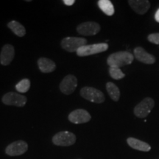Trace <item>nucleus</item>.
Wrapping results in <instances>:
<instances>
[{
    "instance_id": "nucleus-1",
    "label": "nucleus",
    "mask_w": 159,
    "mask_h": 159,
    "mask_svg": "<svg viewBox=\"0 0 159 159\" xmlns=\"http://www.w3.org/2000/svg\"><path fill=\"white\" fill-rule=\"evenodd\" d=\"M134 59V55L128 52H117L109 55L107 59V63L110 67L120 68L132 63Z\"/></svg>"
},
{
    "instance_id": "nucleus-2",
    "label": "nucleus",
    "mask_w": 159,
    "mask_h": 159,
    "mask_svg": "<svg viewBox=\"0 0 159 159\" xmlns=\"http://www.w3.org/2000/svg\"><path fill=\"white\" fill-rule=\"evenodd\" d=\"M87 43V40L83 38L77 37H66L61 41V47L64 50L69 52H75L80 48L85 46Z\"/></svg>"
},
{
    "instance_id": "nucleus-3",
    "label": "nucleus",
    "mask_w": 159,
    "mask_h": 159,
    "mask_svg": "<svg viewBox=\"0 0 159 159\" xmlns=\"http://www.w3.org/2000/svg\"><path fill=\"white\" fill-rule=\"evenodd\" d=\"M108 49V44L105 43H94V44L85 45L77 51V55L80 57L89 56L98 53L103 52Z\"/></svg>"
},
{
    "instance_id": "nucleus-4",
    "label": "nucleus",
    "mask_w": 159,
    "mask_h": 159,
    "mask_svg": "<svg viewBox=\"0 0 159 159\" xmlns=\"http://www.w3.org/2000/svg\"><path fill=\"white\" fill-rule=\"evenodd\" d=\"M80 95L92 102L102 103L105 101V96L102 91L93 87H83L80 90Z\"/></svg>"
},
{
    "instance_id": "nucleus-5",
    "label": "nucleus",
    "mask_w": 159,
    "mask_h": 159,
    "mask_svg": "<svg viewBox=\"0 0 159 159\" xmlns=\"http://www.w3.org/2000/svg\"><path fill=\"white\" fill-rule=\"evenodd\" d=\"M76 142V136L69 131H61L53 136L52 142L57 146L68 147L73 145Z\"/></svg>"
},
{
    "instance_id": "nucleus-6",
    "label": "nucleus",
    "mask_w": 159,
    "mask_h": 159,
    "mask_svg": "<svg viewBox=\"0 0 159 159\" xmlns=\"http://www.w3.org/2000/svg\"><path fill=\"white\" fill-rule=\"evenodd\" d=\"M155 105L154 100L150 97H146L134 108V112L139 118H145L151 112Z\"/></svg>"
},
{
    "instance_id": "nucleus-7",
    "label": "nucleus",
    "mask_w": 159,
    "mask_h": 159,
    "mask_svg": "<svg viewBox=\"0 0 159 159\" xmlns=\"http://www.w3.org/2000/svg\"><path fill=\"white\" fill-rule=\"evenodd\" d=\"M27 97L16 92H8L2 98V101L6 105L23 107L27 103Z\"/></svg>"
},
{
    "instance_id": "nucleus-8",
    "label": "nucleus",
    "mask_w": 159,
    "mask_h": 159,
    "mask_svg": "<svg viewBox=\"0 0 159 159\" xmlns=\"http://www.w3.org/2000/svg\"><path fill=\"white\" fill-rule=\"evenodd\" d=\"M77 31L80 35L91 36L97 35L100 31V26L94 21H86L77 26Z\"/></svg>"
},
{
    "instance_id": "nucleus-9",
    "label": "nucleus",
    "mask_w": 159,
    "mask_h": 159,
    "mask_svg": "<svg viewBox=\"0 0 159 159\" xmlns=\"http://www.w3.org/2000/svg\"><path fill=\"white\" fill-rule=\"evenodd\" d=\"M28 149V144L24 141L19 140L10 144L5 149L6 154L10 156H21L26 152Z\"/></svg>"
},
{
    "instance_id": "nucleus-10",
    "label": "nucleus",
    "mask_w": 159,
    "mask_h": 159,
    "mask_svg": "<svg viewBox=\"0 0 159 159\" xmlns=\"http://www.w3.org/2000/svg\"><path fill=\"white\" fill-rule=\"evenodd\" d=\"M77 85V77L72 75L66 76L60 84V90L64 94L69 95L72 94Z\"/></svg>"
},
{
    "instance_id": "nucleus-11",
    "label": "nucleus",
    "mask_w": 159,
    "mask_h": 159,
    "mask_svg": "<svg viewBox=\"0 0 159 159\" xmlns=\"http://www.w3.org/2000/svg\"><path fill=\"white\" fill-rule=\"evenodd\" d=\"M68 119L74 124H83L89 122L91 116L88 111L84 109H77L69 114Z\"/></svg>"
},
{
    "instance_id": "nucleus-12",
    "label": "nucleus",
    "mask_w": 159,
    "mask_h": 159,
    "mask_svg": "<svg viewBox=\"0 0 159 159\" xmlns=\"http://www.w3.org/2000/svg\"><path fill=\"white\" fill-rule=\"evenodd\" d=\"M15 56V49L11 44H5L2 48L0 53V63L3 66H7L12 62Z\"/></svg>"
},
{
    "instance_id": "nucleus-13",
    "label": "nucleus",
    "mask_w": 159,
    "mask_h": 159,
    "mask_svg": "<svg viewBox=\"0 0 159 159\" xmlns=\"http://www.w3.org/2000/svg\"><path fill=\"white\" fill-rule=\"evenodd\" d=\"M128 3L131 8L139 15H144L150 7V2L148 0H130Z\"/></svg>"
},
{
    "instance_id": "nucleus-14",
    "label": "nucleus",
    "mask_w": 159,
    "mask_h": 159,
    "mask_svg": "<svg viewBox=\"0 0 159 159\" xmlns=\"http://www.w3.org/2000/svg\"><path fill=\"white\" fill-rule=\"evenodd\" d=\"M134 56L139 61L146 64H153L156 62V58L152 55L149 54L141 47H136L134 49Z\"/></svg>"
},
{
    "instance_id": "nucleus-15",
    "label": "nucleus",
    "mask_w": 159,
    "mask_h": 159,
    "mask_svg": "<svg viewBox=\"0 0 159 159\" xmlns=\"http://www.w3.org/2000/svg\"><path fill=\"white\" fill-rule=\"evenodd\" d=\"M39 68L43 73H50L56 69V65L52 60L47 57H41L38 61Z\"/></svg>"
},
{
    "instance_id": "nucleus-16",
    "label": "nucleus",
    "mask_w": 159,
    "mask_h": 159,
    "mask_svg": "<svg viewBox=\"0 0 159 159\" xmlns=\"http://www.w3.org/2000/svg\"><path fill=\"white\" fill-rule=\"evenodd\" d=\"M127 142L130 148L136 150L142 151V152H149L151 150L150 145L148 143L142 142L139 139L130 137L127 139Z\"/></svg>"
},
{
    "instance_id": "nucleus-17",
    "label": "nucleus",
    "mask_w": 159,
    "mask_h": 159,
    "mask_svg": "<svg viewBox=\"0 0 159 159\" xmlns=\"http://www.w3.org/2000/svg\"><path fill=\"white\" fill-rule=\"evenodd\" d=\"M7 27L11 29L12 32L19 37H23L26 34V30L25 27L18 22L17 21H11L7 24Z\"/></svg>"
},
{
    "instance_id": "nucleus-18",
    "label": "nucleus",
    "mask_w": 159,
    "mask_h": 159,
    "mask_svg": "<svg viewBox=\"0 0 159 159\" xmlns=\"http://www.w3.org/2000/svg\"><path fill=\"white\" fill-rule=\"evenodd\" d=\"M98 6L103 13L107 16H113L114 13V7L112 2L109 0H99L98 1Z\"/></svg>"
},
{
    "instance_id": "nucleus-19",
    "label": "nucleus",
    "mask_w": 159,
    "mask_h": 159,
    "mask_svg": "<svg viewBox=\"0 0 159 159\" xmlns=\"http://www.w3.org/2000/svg\"><path fill=\"white\" fill-rule=\"evenodd\" d=\"M106 89L111 98L115 102H117L120 97V91L118 87L114 83L108 82L106 84Z\"/></svg>"
},
{
    "instance_id": "nucleus-20",
    "label": "nucleus",
    "mask_w": 159,
    "mask_h": 159,
    "mask_svg": "<svg viewBox=\"0 0 159 159\" xmlns=\"http://www.w3.org/2000/svg\"><path fill=\"white\" fill-rule=\"evenodd\" d=\"M30 87V81L28 79H23L16 85V89L21 93H25L28 91Z\"/></svg>"
},
{
    "instance_id": "nucleus-21",
    "label": "nucleus",
    "mask_w": 159,
    "mask_h": 159,
    "mask_svg": "<svg viewBox=\"0 0 159 159\" xmlns=\"http://www.w3.org/2000/svg\"><path fill=\"white\" fill-rule=\"evenodd\" d=\"M109 75L114 80H121L125 76V75L120 69L116 68V67H110L109 68Z\"/></svg>"
},
{
    "instance_id": "nucleus-22",
    "label": "nucleus",
    "mask_w": 159,
    "mask_h": 159,
    "mask_svg": "<svg viewBox=\"0 0 159 159\" xmlns=\"http://www.w3.org/2000/svg\"><path fill=\"white\" fill-rule=\"evenodd\" d=\"M148 39L151 43L159 44V33H152V34L149 35Z\"/></svg>"
},
{
    "instance_id": "nucleus-23",
    "label": "nucleus",
    "mask_w": 159,
    "mask_h": 159,
    "mask_svg": "<svg viewBox=\"0 0 159 159\" xmlns=\"http://www.w3.org/2000/svg\"><path fill=\"white\" fill-rule=\"evenodd\" d=\"M63 2L66 5L71 6V5H74V3L75 2V0H63Z\"/></svg>"
},
{
    "instance_id": "nucleus-24",
    "label": "nucleus",
    "mask_w": 159,
    "mask_h": 159,
    "mask_svg": "<svg viewBox=\"0 0 159 159\" xmlns=\"http://www.w3.org/2000/svg\"><path fill=\"white\" fill-rule=\"evenodd\" d=\"M155 19H156L157 22L159 23V8L157 10L156 14H155Z\"/></svg>"
}]
</instances>
